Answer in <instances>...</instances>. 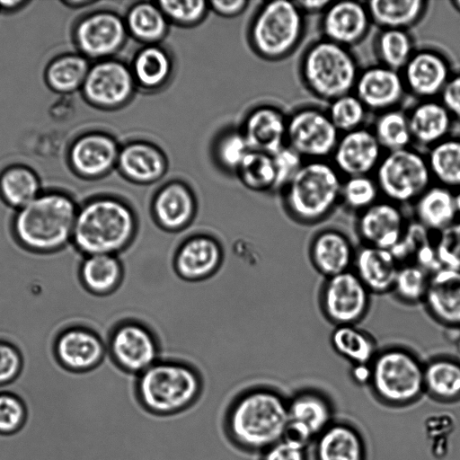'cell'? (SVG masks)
Segmentation results:
<instances>
[{"mask_svg":"<svg viewBox=\"0 0 460 460\" xmlns=\"http://www.w3.org/2000/svg\"><path fill=\"white\" fill-rule=\"evenodd\" d=\"M78 200L61 190H45L15 210L13 231L25 248L40 253L63 249L72 243Z\"/></svg>","mask_w":460,"mask_h":460,"instance_id":"obj_1","label":"cell"},{"mask_svg":"<svg viewBox=\"0 0 460 460\" xmlns=\"http://www.w3.org/2000/svg\"><path fill=\"white\" fill-rule=\"evenodd\" d=\"M138 223L133 209L112 196H96L78 208L72 244L84 254H114L133 242Z\"/></svg>","mask_w":460,"mask_h":460,"instance_id":"obj_2","label":"cell"},{"mask_svg":"<svg viewBox=\"0 0 460 460\" xmlns=\"http://www.w3.org/2000/svg\"><path fill=\"white\" fill-rule=\"evenodd\" d=\"M232 438L247 449H267L283 439L288 425V406L277 393L250 391L234 403L227 420Z\"/></svg>","mask_w":460,"mask_h":460,"instance_id":"obj_3","label":"cell"},{"mask_svg":"<svg viewBox=\"0 0 460 460\" xmlns=\"http://www.w3.org/2000/svg\"><path fill=\"white\" fill-rule=\"evenodd\" d=\"M359 72L349 48L323 38L307 46L299 64L305 87L317 99L328 102L353 93Z\"/></svg>","mask_w":460,"mask_h":460,"instance_id":"obj_4","label":"cell"},{"mask_svg":"<svg viewBox=\"0 0 460 460\" xmlns=\"http://www.w3.org/2000/svg\"><path fill=\"white\" fill-rule=\"evenodd\" d=\"M342 182L332 164L325 160L305 161L282 190L286 210L302 223L323 220L341 200Z\"/></svg>","mask_w":460,"mask_h":460,"instance_id":"obj_5","label":"cell"},{"mask_svg":"<svg viewBox=\"0 0 460 460\" xmlns=\"http://www.w3.org/2000/svg\"><path fill=\"white\" fill-rule=\"evenodd\" d=\"M201 379L190 366L158 360L138 375L137 391L144 407L157 415H171L190 406L201 392Z\"/></svg>","mask_w":460,"mask_h":460,"instance_id":"obj_6","label":"cell"},{"mask_svg":"<svg viewBox=\"0 0 460 460\" xmlns=\"http://www.w3.org/2000/svg\"><path fill=\"white\" fill-rule=\"evenodd\" d=\"M305 30V13L296 1L274 0L259 8L250 28V40L261 57L278 60L297 48Z\"/></svg>","mask_w":460,"mask_h":460,"instance_id":"obj_7","label":"cell"},{"mask_svg":"<svg viewBox=\"0 0 460 460\" xmlns=\"http://www.w3.org/2000/svg\"><path fill=\"white\" fill-rule=\"evenodd\" d=\"M370 382L378 397L391 404H405L424 389V367L411 351L388 348L376 353L371 364Z\"/></svg>","mask_w":460,"mask_h":460,"instance_id":"obj_8","label":"cell"},{"mask_svg":"<svg viewBox=\"0 0 460 460\" xmlns=\"http://www.w3.org/2000/svg\"><path fill=\"white\" fill-rule=\"evenodd\" d=\"M375 172L380 193L398 205L414 202L432 181L426 155L411 146L385 153Z\"/></svg>","mask_w":460,"mask_h":460,"instance_id":"obj_9","label":"cell"},{"mask_svg":"<svg viewBox=\"0 0 460 460\" xmlns=\"http://www.w3.org/2000/svg\"><path fill=\"white\" fill-rule=\"evenodd\" d=\"M340 136L326 111L318 107L299 108L288 118L287 145L305 161L332 156Z\"/></svg>","mask_w":460,"mask_h":460,"instance_id":"obj_10","label":"cell"},{"mask_svg":"<svg viewBox=\"0 0 460 460\" xmlns=\"http://www.w3.org/2000/svg\"><path fill=\"white\" fill-rule=\"evenodd\" d=\"M109 358L121 370L139 375L159 360V344L153 332L137 321L115 324L107 334Z\"/></svg>","mask_w":460,"mask_h":460,"instance_id":"obj_11","label":"cell"},{"mask_svg":"<svg viewBox=\"0 0 460 460\" xmlns=\"http://www.w3.org/2000/svg\"><path fill=\"white\" fill-rule=\"evenodd\" d=\"M136 86L130 67L119 60L108 58L90 66L81 92L91 105L114 110L129 102Z\"/></svg>","mask_w":460,"mask_h":460,"instance_id":"obj_12","label":"cell"},{"mask_svg":"<svg viewBox=\"0 0 460 460\" xmlns=\"http://www.w3.org/2000/svg\"><path fill=\"white\" fill-rule=\"evenodd\" d=\"M127 36L124 19L107 10L88 13L74 29V40L79 53L97 61L111 58L123 47Z\"/></svg>","mask_w":460,"mask_h":460,"instance_id":"obj_13","label":"cell"},{"mask_svg":"<svg viewBox=\"0 0 460 460\" xmlns=\"http://www.w3.org/2000/svg\"><path fill=\"white\" fill-rule=\"evenodd\" d=\"M325 316L338 325L355 324L367 312L370 292L354 271L327 278L322 290Z\"/></svg>","mask_w":460,"mask_h":460,"instance_id":"obj_14","label":"cell"},{"mask_svg":"<svg viewBox=\"0 0 460 460\" xmlns=\"http://www.w3.org/2000/svg\"><path fill=\"white\" fill-rule=\"evenodd\" d=\"M55 352L66 368L75 372L90 371L107 358V337L89 327H69L58 336Z\"/></svg>","mask_w":460,"mask_h":460,"instance_id":"obj_15","label":"cell"},{"mask_svg":"<svg viewBox=\"0 0 460 460\" xmlns=\"http://www.w3.org/2000/svg\"><path fill=\"white\" fill-rule=\"evenodd\" d=\"M119 149L113 137L100 131L88 132L72 143L69 164L84 179H99L117 166Z\"/></svg>","mask_w":460,"mask_h":460,"instance_id":"obj_16","label":"cell"},{"mask_svg":"<svg viewBox=\"0 0 460 460\" xmlns=\"http://www.w3.org/2000/svg\"><path fill=\"white\" fill-rule=\"evenodd\" d=\"M322 14V38L349 49L367 35L372 23L366 2L356 0L332 1Z\"/></svg>","mask_w":460,"mask_h":460,"instance_id":"obj_17","label":"cell"},{"mask_svg":"<svg viewBox=\"0 0 460 460\" xmlns=\"http://www.w3.org/2000/svg\"><path fill=\"white\" fill-rule=\"evenodd\" d=\"M383 152L372 129L362 127L341 134L332 155V164L347 177L369 175L376 171Z\"/></svg>","mask_w":460,"mask_h":460,"instance_id":"obj_18","label":"cell"},{"mask_svg":"<svg viewBox=\"0 0 460 460\" xmlns=\"http://www.w3.org/2000/svg\"><path fill=\"white\" fill-rule=\"evenodd\" d=\"M401 75L406 92L421 100L440 95L452 75L447 58L432 49H416Z\"/></svg>","mask_w":460,"mask_h":460,"instance_id":"obj_19","label":"cell"},{"mask_svg":"<svg viewBox=\"0 0 460 460\" xmlns=\"http://www.w3.org/2000/svg\"><path fill=\"white\" fill-rule=\"evenodd\" d=\"M353 93L367 111L380 113L395 109L407 92L401 72L377 64L359 72Z\"/></svg>","mask_w":460,"mask_h":460,"instance_id":"obj_20","label":"cell"},{"mask_svg":"<svg viewBox=\"0 0 460 460\" xmlns=\"http://www.w3.org/2000/svg\"><path fill=\"white\" fill-rule=\"evenodd\" d=\"M406 223L398 204L377 200L359 213L357 229L366 245L391 250L402 238Z\"/></svg>","mask_w":460,"mask_h":460,"instance_id":"obj_21","label":"cell"},{"mask_svg":"<svg viewBox=\"0 0 460 460\" xmlns=\"http://www.w3.org/2000/svg\"><path fill=\"white\" fill-rule=\"evenodd\" d=\"M223 260L217 240L208 234H194L178 247L173 267L177 275L187 281H199L212 276Z\"/></svg>","mask_w":460,"mask_h":460,"instance_id":"obj_22","label":"cell"},{"mask_svg":"<svg viewBox=\"0 0 460 460\" xmlns=\"http://www.w3.org/2000/svg\"><path fill=\"white\" fill-rule=\"evenodd\" d=\"M151 210L160 228L167 232H179L192 222L197 201L194 193L185 183L172 181L156 191Z\"/></svg>","mask_w":460,"mask_h":460,"instance_id":"obj_23","label":"cell"},{"mask_svg":"<svg viewBox=\"0 0 460 460\" xmlns=\"http://www.w3.org/2000/svg\"><path fill=\"white\" fill-rule=\"evenodd\" d=\"M288 406V425L285 438L303 445L323 433L329 426L331 407L324 397L304 392L296 395Z\"/></svg>","mask_w":460,"mask_h":460,"instance_id":"obj_24","label":"cell"},{"mask_svg":"<svg viewBox=\"0 0 460 460\" xmlns=\"http://www.w3.org/2000/svg\"><path fill=\"white\" fill-rule=\"evenodd\" d=\"M288 118L278 108L263 105L245 118L242 132L251 150L273 155L287 145Z\"/></svg>","mask_w":460,"mask_h":460,"instance_id":"obj_25","label":"cell"},{"mask_svg":"<svg viewBox=\"0 0 460 460\" xmlns=\"http://www.w3.org/2000/svg\"><path fill=\"white\" fill-rule=\"evenodd\" d=\"M424 302L438 323L460 328V270L441 268L431 273Z\"/></svg>","mask_w":460,"mask_h":460,"instance_id":"obj_26","label":"cell"},{"mask_svg":"<svg viewBox=\"0 0 460 460\" xmlns=\"http://www.w3.org/2000/svg\"><path fill=\"white\" fill-rule=\"evenodd\" d=\"M117 167L128 181L150 184L164 175L167 160L155 145L146 141H133L120 147Z\"/></svg>","mask_w":460,"mask_h":460,"instance_id":"obj_27","label":"cell"},{"mask_svg":"<svg viewBox=\"0 0 460 460\" xmlns=\"http://www.w3.org/2000/svg\"><path fill=\"white\" fill-rule=\"evenodd\" d=\"M407 116L412 143L430 148L448 137L453 118L439 100H421Z\"/></svg>","mask_w":460,"mask_h":460,"instance_id":"obj_28","label":"cell"},{"mask_svg":"<svg viewBox=\"0 0 460 460\" xmlns=\"http://www.w3.org/2000/svg\"><path fill=\"white\" fill-rule=\"evenodd\" d=\"M355 273L370 293L392 291L400 267L391 250L370 245L355 252Z\"/></svg>","mask_w":460,"mask_h":460,"instance_id":"obj_29","label":"cell"},{"mask_svg":"<svg viewBox=\"0 0 460 460\" xmlns=\"http://www.w3.org/2000/svg\"><path fill=\"white\" fill-rule=\"evenodd\" d=\"M310 257L315 269L327 278L349 270L355 252L349 239L335 229H325L314 237Z\"/></svg>","mask_w":460,"mask_h":460,"instance_id":"obj_30","label":"cell"},{"mask_svg":"<svg viewBox=\"0 0 460 460\" xmlns=\"http://www.w3.org/2000/svg\"><path fill=\"white\" fill-rule=\"evenodd\" d=\"M417 222L429 231L441 232L457 220L454 190L430 185L415 201Z\"/></svg>","mask_w":460,"mask_h":460,"instance_id":"obj_31","label":"cell"},{"mask_svg":"<svg viewBox=\"0 0 460 460\" xmlns=\"http://www.w3.org/2000/svg\"><path fill=\"white\" fill-rule=\"evenodd\" d=\"M123 274L121 261L114 254L86 255L79 270L85 289L98 296L113 294L120 286Z\"/></svg>","mask_w":460,"mask_h":460,"instance_id":"obj_32","label":"cell"},{"mask_svg":"<svg viewBox=\"0 0 460 460\" xmlns=\"http://www.w3.org/2000/svg\"><path fill=\"white\" fill-rule=\"evenodd\" d=\"M372 21L381 29L407 31L424 16L425 0H371L366 2Z\"/></svg>","mask_w":460,"mask_h":460,"instance_id":"obj_33","label":"cell"},{"mask_svg":"<svg viewBox=\"0 0 460 460\" xmlns=\"http://www.w3.org/2000/svg\"><path fill=\"white\" fill-rule=\"evenodd\" d=\"M129 67L137 85L154 91L169 81L172 73V61L164 48L151 44L136 53Z\"/></svg>","mask_w":460,"mask_h":460,"instance_id":"obj_34","label":"cell"},{"mask_svg":"<svg viewBox=\"0 0 460 460\" xmlns=\"http://www.w3.org/2000/svg\"><path fill=\"white\" fill-rule=\"evenodd\" d=\"M42 191L38 174L26 165H10L0 173V198L14 210L31 202Z\"/></svg>","mask_w":460,"mask_h":460,"instance_id":"obj_35","label":"cell"},{"mask_svg":"<svg viewBox=\"0 0 460 460\" xmlns=\"http://www.w3.org/2000/svg\"><path fill=\"white\" fill-rule=\"evenodd\" d=\"M124 21L128 34L146 45L157 44L168 31L169 22L157 3H136Z\"/></svg>","mask_w":460,"mask_h":460,"instance_id":"obj_36","label":"cell"},{"mask_svg":"<svg viewBox=\"0 0 460 460\" xmlns=\"http://www.w3.org/2000/svg\"><path fill=\"white\" fill-rule=\"evenodd\" d=\"M319 436L317 460H364L363 441L351 427L343 424L329 426Z\"/></svg>","mask_w":460,"mask_h":460,"instance_id":"obj_37","label":"cell"},{"mask_svg":"<svg viewBox=\"0 0 460 460\" xmlns=\"http://www.w3.org/2000/svg\"><path fill=\"white\" fill-rule=\"evenodd\" d=\"M91 65L80 53H67L54 58L47 66L45 79L58 93H72L81 90Z\"/></svg>","mask_w":460,"mask_h":460,"instance_id":"obj_38","label":"cell"},{"mask_svg":"<svg viewBox=\"0 0 460 460\" xmlns=\"http://www.w3.org/2000/svg\"><path fill=\"white\" fill-rule=\"evenodd\" d=\"M432 179L452 190L460 188V138L446 137L426 155Z\"/></svg>","mask_w":460,"mask_h":460,"instance_id":"obj_39","label":"cell"},{"mask_svg":"<svg viewBox=\"0 0 460 460\" xmlns=\"http://www.w3.org/2000/svg\"><path fill=\"white\" fill-rule=\"evenodd\" d=\"M424 388L441 400L460 397V361L448 357L432 359L424 367Z\"/></svg>","mask_w":460,"mask_h":460,"instance_id":"obj_40","label":"cell"},{"mask_svg":"<svg viewBox=\"0 0 460 460\" xmlns=\"http://www.w3.org/2000/svg\"><path fill=\"white\" fill-rule=\"evenodd\" d=\"M408 31L381 29L376 37L375 51L379 64L401 72L415 52Z\"/></svg>","mask_w":460,"mask_h":460,"instance_id":"obj_41","label":"cell"},{"mask_svg":"<svg viewBox=\"0 0 460 460\" xmlns=\"http://www.w3.org/2000/svg\"><path fill=\"white\" fill-rule=\"evenodd\" d=\"M331 341L335 351L354 365L370 364L376 354L372 338L355 324L336 326Z\"/></svg>","mask_w":460,"mask_h":460,"instance_id":"obj_42","label":"cell"},{"mask_svg":"<svg viewBox=\"0 0 460 460\" xmlns=\"http://www.w3.org/2000/svg\"><path fill=\"white\" fill-rule=\"evenodd\" d=\"M372 131L385 153L411 147L412 143L407 113L396 108L380 112Z\"/></svg>","mask_w":460,"mask_h":460,"instance_id":"obj_43","label":"cell"},{"mask_svg":"<svg viewBox=\"0 0 460 460\" xmlns=\"http://www.w3.org/2000/svg\"><path fill=\"white\" fill-rule=\"evenodd\" d=\"M236 173L241 181L252 190H274L276 174L271 155L250 150Z\"/></svg>","mask_w":460,"mask_h":460,"instance_id":"obj_44","label":"cell"},{"mask_svg":"<svg viewBox=\"0 0 460 460\" xmlns=\"http://www.w3.org/2000/svg\"><path fill=\"white\" fill-rule=\"evenodd\" d=\"M329 103L326 112L340 134L363 127L367 110L354 93L342 95Z\"/></svg>","mask_w":460,"mask_h":460,"instance_id":"obj_45","label":"cell"},{"mask_svg":"<svg viewBox=\"0 0 460 460\" xmlns=\"http://www.w3.org/2000/svg\"><path fill=\"white\" fill-rule=\"evenodd\" d=\"M430 273L415 263L400 265L392 291L405 303L424 301Z\"/></svg>","mask_w":460,"mask_h":460,"instance_id":"obj_46","label":"cell"},{"mask_svg":"<svg viewBox=\"0 0 460 460\" xmlns=\"http://www.w3.org/2000/svg\"><path fill=\"white\" fill-rule=\"evenodd\" d=\"M380 190L369 175L347 177L342 182L341 199L345 206L359 213L377 201Z\"/></svg>","mask_w":460,"mask_h":460,"instance_id":"obj_47","label":"cell"},{"mask_svg":"<svg viewBox=\"0 0 460 460\" xmlns=\"http://www.w3.org/2000/svg\"><path fill=\"white\" fill-rule=\"evenodd\" d=\"M250 150L242 130L229 129L217 139L214 155L224 170L236 172Z\"/></svg>","mask_w":460,"mask_h":460,"instance_id":"obj_48","label":"cell"},{"mask_svg":"<svg viewBox=\"0 0 460 460\" xmlns=\"http://www.w3.org/2000/svg\"><path fill=\"white\" fill-rule=\"evenodd\" d=\"M158 6L169 22L179 26H194L200 22L208 10V2L192 1H158Z\"/></svg>","mask_w":460,"mask_h":460,"instance_id":"obj_49","label":"cell"},{"mask_svg":"<svg viewBox=\"0 0 460 460\" xmlns=\"http://www.w3.org/2000/svg\"><path fill=\"white\" fill-rule=\"evenodd\" d=\"M435 247L442 268L460 270V219L438 233Z\"/></svg>","mask_w":460,"mask_h":460,"instance_id":"obj_50","label":"cell"},{"mask_svg":"<svg viewBox=\"0 0 460 460\" xmlns=\"http://www.w3.org/2000/svg\"><path fill=\"white\" fill-rule=\"evenodd\" d=\"M26 417L23 401L14 394L0 391V434L17 432L25 423Z\"/></svg>","mask_w":460,"mask_h":460,"instance_id":"obj_51","label":"cell"},{"mask_svg":"<svg viewBox=\"0 0 460 460\" xmlns=\"http://www.w3.org/2000/svg\"><path fill=\"white\" fill-rule=\"evenodd\" d=\"M271 155L276 174L274 190H282L300 170L305 160L288 145Z\"/></svg>","mask_w":460,"mask_h":460,"instance_id":"obj_52","label":"cell"},{"mask_svg":"<svg viewBox=\"0 0 460 460\" xmlns=\"http://www.w3.org/2000/svg\"><path fill=\"white\" fill-rule=\"evenodd\" d=\"M22 367V358L16 347L0 341V386L13 382Z\"/></svg>","mask_w":460,"mask_h":460,"instance_id":"obj_53","label":"cell"},{"mask_svg":"<svg viewBox=\"0 0 460 460\" xmlns=\"http://www.w3.org/2000/svg\"><path fill=\"white\" fill-rule=\"evenodd\" d=\"M262 460H306L305 445L284 438L266 449Z\"/></svg>","mask_w":460,"mask_h":460,"instance_id":"obj_54","label":"cell"},{"mask_svg":"<svg viewBox=\"0 0 460 460\" xmlns=\"http://www.w3.org/2000/svg\"><path fill=\"white\" fill-rule=\"evenodd\" d=\"M439 97L451 117L460 120V73L450 76Z\"/></svg>","mask_w":460,"mask_h":460,"instance_id":"obj_55","label":"cell"},{"mask_svg":"<svg viewBox=\"0 0 460 460\" xmlns=\"http://www.w3.org/2000/svg\"><path fill=\"white\" fill-rule=\"evenodd\" d=\"M247 4L248 2L244 0H215L208 2V7L218 15L234 17L242 13Z\"/></svg>","mask_w":460,"mask_h":460,"instance_id":"obj_56","label":"cell"},{"mask_svg":"<svg viewBox=\"0 0 460 460\" xmlns=\"http://www.w3.org/2000/svg\"><path fill=\"white\" fill-rule=\"evenodd\" d=\"M331 0H299L296 1L301 11L305 13H323L331 4Z\"/></svg>","mask_w":460,"mask_h":460,"instance_id":"obj_57","label":"cell"},{"mask_svg":"<svg viewBox=\"0 0 460 460\" xmlns=\"http://www.w3.org/2000/svg\"><path fill=\"white\" fill-rule=\"evenodd\" d=\"M370 364L354 365L352 376H354L356 381L361 382V383L370 381V377H371Z\"/></svg>","mask_w":460,"mask_h":460,"instance_id":"obj_58","label":"cell"},{"mask_svg":"<svg viewBox=\"0 0 460 460\" xmlns=\"http://www.w3.org/2000/svg\"><path fill=\"white\" fill-rule=\"evenodd\" d=\"M25 1H0V11L13 13L21 9L23 5L28 4Z\"/></svg>","mask_w":460,"mask_h":460,"instance_id":"obj_59","label":"cell"},{"mask_svg":"<svg viewBox=\"0 0 460 460\" xmlns=\"http://www.w3.org/2000/svg\"><path fill=\"white\" fill-rule=\"evenodd\" d=\"M455 203L458 217H460V188L454 190Z\"/></svg>","mask_w":460,"mask_h":460,"instance_id":"obj_60","label":"cell"},{"mask_svg":"<svg viewBox=\"0 0 460 460\" xmlns=\"http://www.w3.org/2000/svg\"><path fill=\"white\" fill-rule=\"evenodd\" d=\"M451 4L460 12V0H454L451 2Z\"/></svg>","mask_w":460,"mask_h":460,"instance_id":"obj_61","label":"cell"}]
</instances>
